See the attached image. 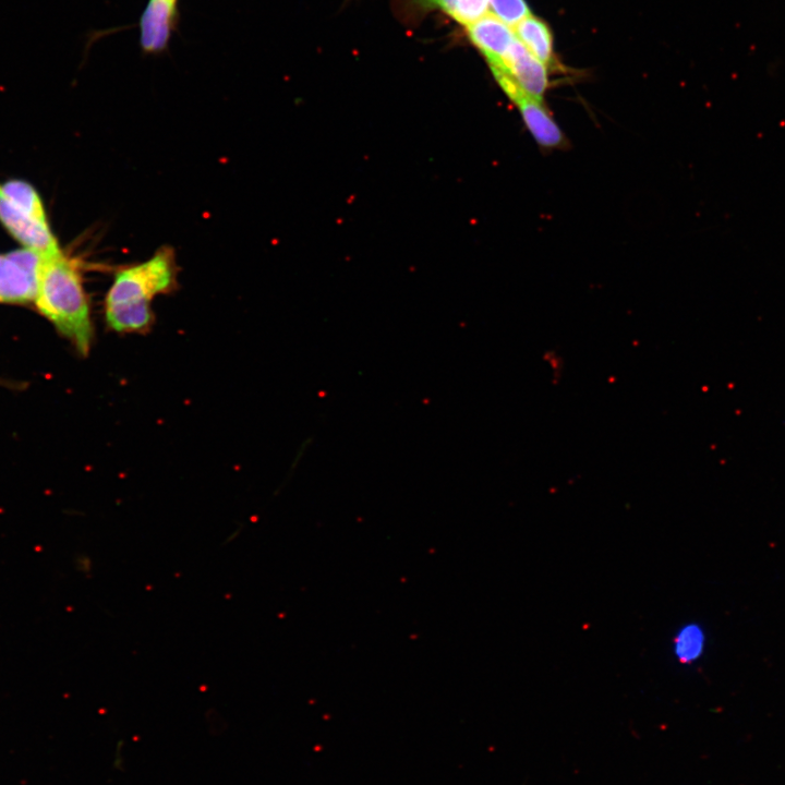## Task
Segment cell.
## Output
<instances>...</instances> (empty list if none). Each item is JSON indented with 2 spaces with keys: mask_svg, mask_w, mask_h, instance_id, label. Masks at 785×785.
<instances>
[{
  "mask_svg": "<svg viewBox=\"0 0 785 785\" xmlns=\"http://www.w3.org/2000/svg\"><path fill=\"white\" fill-rule=\"evenodd\" d=\"M491 70L505 72L526 94L543 100L548 87L547 67L516 37L503 67Z\"/></svg>",
  "mask_w": 785,
  "mask_h": 785,
  "instance_id": "cell-4",
  "label": "cell"
},
{
  "mask_svg": "<svg viewBox=\"0 0 785 785\" xmlns=\"http://www.w3.org/2000/svg\"><path fill=\"white\" fill-rule=\"evenodd\" d=\"M177 0H149L140 21V41L144 51H162L174 24Z\"/></svg>",
  "mask_w": 785,
  "mask_h": 785,
  "instance_id": "cell-7",
  "label": "cell"
},
{
  "mask_svg": "<svg viewBox=\"0 0 785 785\" xmlns=\"http://www.w3.org/2000/svg\"><path fill=\"white\" fill-rule=\"evenodd\" d=\"M703 647V635L699 627L687 626L679 630L675 639V654L683 662L698 657Z\"/></svg>",
  "mask_w": 785,
  "mask_h": 785,
  "instance_id": "cell-12",
  "label": "cell"
},
{
  "mask_svg": "<svg viewBox=\"0 0 785 785\" xmlns=\"http://www.w3.org/2000/svg\"><path fill=\"white\" fill-rule=\"evenodd\" d=\"M34 303L82 355L93 341L89 304L80 270L62 251L41 256Z\"/></svg>",
  "mask_w": 785,
  "mask_h": 785,
  "instance_id": "cell-1",
  "label": "cell"
},
{
  "mask_svg": "<svg viewBox=\"0 0 785 785\" xmlns=\"http://www.w3.org/2000/svg\"><path fill=\"white\" fill-rule=\"evenodd\" d=\"M515 35L546 67L553 62L552 34L542 20L528 16L515 27Z\"/></svg>",
  "mask_w": 785,
  "mask_h": 785,
  "instance_id": "cell-9",
  "label": "cell"
},
{
  "mask_svg": "<svg viewBox=\"0 0 785 785\" xmlns=\"http://www.w3.org/2000/svg\"><path fill=\"white\" fill-rule=\"evenodd\" d=\"M491 14L509 27H516L531 15L526 0H490Z\"/></svg>",
  "mask_w": 785,
  "mask_h": 785,
  "instance_id": "cell-13",
  "label": "cell"
},
{
  "mask_svg": "<svg viewBox=\"0 0 785 785\" xmlns=\"http://www.w3.org/2000/svg\"><path fill=\"white\" fill-rule=\"evenodd\" d=\"M470 41L487 60L490 68L504 64L515 39V32L493 14H485L466 26Z\"/></svg>",
  "mask_w": 785,
  "mask_h": 785,
  "instance_id": "cell-6",
  "label": "cell"
},
{
  "mask_svg": "<svg viewBox=\"0 0 785 785\" xmlns=\"http://www.w3.org/2000/svg\"><path fill=\"white\" fill-rule=\"evenodd\" d=\"M507 96L517 106L527 130L541 147L557 148L565 143L561 129L543 100L526 94L519 87L514 88Z\"/></svg>",
  "mask_w": 785,
  "mask_h": 785,
  "instance_id": "cell-5",
  "label": "cell"
},
{
  "mask_svg": "<svg viewBox=\"0 0 785 785\" xmlns=\"http://www.w3.org/2000/svg\"><path fill=\"white\" fill-rule=\"evenodd\" d=\"M174 254L162 247L150 258L116 273L105 299V319L118 333L143 331L153 321L152 300L176 283Z\"/></svg>",
  "mask_w": 785,
  "mask_h": 785,
  "instance_id": "cell-2",
  "label": "cell"
},
{
  "mask_svg": "<svg viewBox=\"0 0 785 785\" xmlns=\"http://www.w3.org/2000/svg\"><path fill=\"white\" fill-rule=\"evenodd\" d=\"M420 10H439L458 23L468 26L485 14L490 0H412Z\"/></svg>",
  "mask_w": 785,
  "mask_h": 785,
  "instance_id": "cell-10",
  "label": "cell"
},
{
  "mask_svg": "<svg viewBox=\"0 0 785 785\" xmlns=\"http://www.w3.org/2000/svg\"><path fill=\"white\" fill-rule=\"evenodd\" d=\"M0 222L23 247L41 256L61 252L48 224L29 217L3 191L0 185Z\"/></svg>",
  "mask_w": 785,
  "mask_h": 785,
  "instance_id": "cell-3",
  "label": "cell"
},
{
  "mask_svg": "<svg viewBox=\"0 0 785 785\" xmlns=\"http://www.w3.org/2000/svg\"><path fill=\"white\" fill-rule=\"evenodd\" d=\"M4 193L29 217L48 224L43 201L33 185L22 180H10L3 183Z\"/></svg>",
  "mask_w": 785,
  "mask_h": 785,
  "instance_id": "cell-11",
  "label": "cell"
},
{
  "mask_svg": "<svg viewBox=\"0 0 785 785\" xmlns=\"http://www.w3.org/2000/svg\"><path fill=\"white\" fill-rule=\"evenodd\" d=\"M37 273L24 266L13 252L0 254V302H34Z\"/></svg>",
  "mask_w": 785,
  "mask_h": 785,
  "instance_id": "cell-8",
  "label": "cell"
}]
</instances>
